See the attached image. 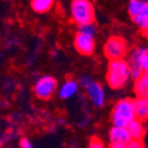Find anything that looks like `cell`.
<instances>
[{
  "mask_svg": "<svg viewBox=\"0 0 148 148\" xmlns=\"http://www.w3.org/2000/svg\"><path fill=\"white\" fill-rule=\"evenodd\" d=\"M135 119L134 112V100L132 98H123L120 100L112 113V120L116 127H127V125Z\"/></svg>",
  "mask_w": 148,
  "mask_h": 148,
  "instance_id": "cell-3",
  "label": "cell"
},
{
  "mask_svg": "<svg viewBox=\"0 0 148 148\" xmlns=\"http://www.w3.org/2000/svg\"><path fill=\"white\" fill-rule=\"evenodd\" d=\"M82 87L87 90L90 100L97 106V107H102L104 104V90L101 87L100 83L94 82L89 77H83L81 79Z\"/></svg>",
  "mask_w": 148,
  "mask_h": 148,
  "instance_id": "cell-8",
  "label": "cell"
},
{
  "mask_svg": "<svg viewBox=\"0 0 148 148\" xmlns=\"http://www.w3.org/2000/svg\"><path fill=\"white\" fill-rule=\"evenodd\" d=\"M109 138L112 142H123V143H128L132 138L129 135V132L126 127H116L114 126L110 129L109 133Z\"/></svg>",
  "mask_w": 148,
  "mask_h": 148,
  "instance_id": "cell-10",
  "label": "cell"
},
{
  "mask_svg": "<svg viewBox=\"0 0 148 148\" xmlns=\"http://www.w3.org/2000/svg\"><path fill=\"white\" fill-rule=\"evenodd\" d=\"M88 148H106L104 147V145H103V142L98 139V138H91V140H90V142H89V147Z\"/></svg>",
  "mask_w": 148,
  "mask_h": 148,
  "instance_id": "cell-16",
  "label": "cell"
},
{
  "mask_svg": "<svg viewBox=\"0 0 148 148\" xmlns=\"http://www.w3.org/2000/svg\"><path fill=\"white\" fill-rule=\"evenodd\" d=\"M127 148H143V145L139 140H130L127 143Z\"/></svg>",
  "mask_w": 148,
  "mask_h": 148,
  "instance_id": "cell-17",
  "label": "cell"
},
{
  "mask_svg": "<svg viewBox=\"0 0 148 148\" xmlns=\"http://www.w3.org/2000/svg\"><path fill=\"white\" fill-rule=\"evenodd\" d=\"M141 33H142V36L145 37V38L148 39V26L145 27V29H141Z\"/></svg>",
  "mask_w": 148,
  "mask_h": 148,
  "instance_id": "cell-20",
  "label": "cell"
},
{
  "mask_svg": "<svg viewBox=\"0 0 148 148\" xmlns=\"http://www.w3.org/2000/svg\"><path fill=\"white\" fill-rule=\"evenodd\" d=\"M104 56L109 59H123L128 52V43L120 36H112L103 46Z\"/></svg>",
  "mask_w": 148,
  "mask_h": 148,
  "instance_id": "cell-4",
  "label": "cell"
},
{
  "mask_svg": "<svg viewBox=\"0 0 148 148\" xmlns=\"http://www.w3.org/2000/svg\"><path fill=\"white\" fill-rule=\"evenodd\" d=\"M78 84L76 81H73L71 77H68L66 82L62 85V88L59 90V96L62 98H70L71 96L75 95V92L77 91Z\"/></svg>",
  "mask_w": 148,
  "mask_h": 148,
  "instance_id": "cell-13",
  "label": "cell"
},
{
  "mask_svg": "<svg viewBox=\"0 0 148 148\" xmlns=\"http://www.w3.org/2000/svg\"><path fill=\"white\" fill-rule=\"evenodd\" d=\"M140 65H141L142 72H147L148 71V50L147 49H142V51H141Z\"/></svg>",
  "mask_w": 148,
  "mask_h": 148,
  "instance_id": "cell-15",
  "label": "cell"
},
{
  "mask_svg": "<svg viewBox=\"0 0 148 148\" xmlns=\"http://www.w3.org/2000/svg\"><path fill=\"white\" fill-rule=\"evenodd\" d=\"M109 148H127V143L123 142H112Z\"/></svg>",
  "mask_w": 148,
  "mask_h": 148,
  "instance_id": "cell-19",
  "label": "cell"
},
{
  "mask_svg": "<svg viewBox=\"0 0 148 148\" xmlns=\"http://www.w3.org/2000/svg\"><path fill=\"white\" fill-rule=\"evenodd\" d=\"M20 147H21V148H34V147L32 146V143L30 142V140L26 139V138H24V139L20 140Z\"/></svg>",
  "mask_w": 148,
  "mask_h": 148,
  "instance_id": "cell-18",
  "label": "cell"
},
{
  "mask_svg": "<svg viewBox=\"0 0 148 148\" xmlns=\"http://www.w3.org/2000/svg\"><path fill=\"white\" fill-rule=\"evenodd\" d=\"M57 79L52 76H44L39 78L36 82L33 87V92L34 95L39 98V100H50L53 96V94L57 90Z\"/></svg>",
  "mask_w": 148,
  "mask_h": 148,
  "instance_id": "cell-5",
  "label": "cell"
},
{
  "mask_svg": "<svg viewBox=\"0 0 148 148\" xmlns=\"http://www.w3.org/2000/svg\"><path fill=\"white\" fill-rule=\"evenodd\" d=\"M73 45H75L76 51L82 56H91L95 51V38L94 34L87 33L84 31H78L75 34V39H73Z\"/></svg>",
  "mask_w": 148,
  "mask_h": 148,
  "instance_id": "cell-7",
  "label": "cell"
},
{
  "mask_svg": "<svg viewBox=\"0 0 148 148\" xmlns=\"http://www.w3.org/2000/svg\"><path fill=\"white\" fill-rule=\"evenodd\" d=\"M55 4V0H31V7L37 13H45L50 11Z\"/></svg>",
  "mask_w": 148,
  "mask_h": 148,
  "instance_id": "cell-14",
  "label": "cell"
},
{
  "mask_svg": "<svg viewBox=\"0 0 148 148\" xmlns=\"http://www.w3.org/2000/svg\"><path fill=\"white\" fill-rule=\"evenodd\" d=\"M128 13L133 21L136 23L141 29L148 26V3L142 0H130Z\"/></svg>",
  "mask_w": 148,
  "mask_h": 148,
  "instance_id": "cell-6",
  "label": "cell"
},
{
  "mask_svg": "<svg viewBox=\"0 0 148 148\" xmlns=\"http://www.w3.org/2000/svg\"><path fill=\"white\" fill-rule=\"evenodd\" d=\"M129 132V135H130V138L132 140H139L141 141L145 136V128L142 126V122L140 120H138L136 117H135L134 120H132L127 127H126Z\"/></svg>",
  "mask_w": 148,
  "mask_h": 148,
  "instance_id": "cell-11",
  "label": "cell"
},
{
  "mask_svg": "<svg viewBox=\"0 0 148 148\" xmlns=\"http://www.w3.org/2000/svg\"><path fill=\"white\" fill-rule=\"evenodd\" d=\"M134 112L138 120H148V98H136L134 100Z\"/></svg>",
  "mask_w": 148,
  "mask_h": 148,
  "instance_id": "cell-12",
  "label": "cell"
},
{
  "mask_svg": "<svg viewBox=\"0 0 148 148\" xmlns=\"http://www.w3.org/2000/svg\"><path fill=\"white\" fill-rule=\"evenodd\" d=\"M130 76L128 63L123 59H113L109 62L107 70V83L112 89L123 88Z\"/></svg>",
  "mask_w": 148,
  "mask_h": 148,
  "instance_id": "cell-1",
  "label": "cell"
},
{
  "mask_svg": "<svg viewBox=\"0 0 148 148\" xmlns=\"http://www.w3.org/2000/svg\"><path fill=\"white\" fill-rule=\"evenodd\" d=\"M70 8L71 21L79 27L95 23V8L90 0H72Z\"/></svg>",
  "mask_w": 148,
  "mask_h": 148,
  "instance_id": "cell-2",
  "label": "cell"
},
{
  "mask_svg": "<svg viewBox=\"0 0 148 148\" xmlns=\"http://www.w3.org/2000/svg\"><path fill=\"white\" fill-rule=\"evenodd\" d=\"M134 92L139 98H148V71L135 78Z\"/></svg>",
  "mask_w": 148,
  "mask_h": 148,
  "instance_id": "cell-9",
  "label": "cell"
}]
</instances>
